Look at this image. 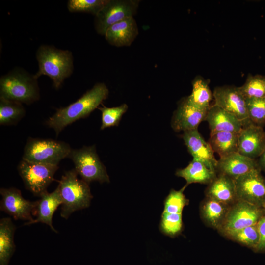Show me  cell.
Wrapping results in <instances>:
<instances>
[{
	"label": "cell",
	"instance_id": "obj_1",
	"mask_svg": "<svg viewBox=\"0 0 265 265\" xmlns=\"http://www.w3.org/2000/svg\"><path fill=\"white\" fill-rule=\"evenodd\" d=\"M109 90L104 83L96 84L80 99L56 112L45 122L53 129L57 136L67 126L88 116L108 96Z\"/></svg>",
	"mask_w": 265,
	"mask_h": 265
},
{
	"label": "cell",
	"instance_id": "obj_2",
	"mask_svg": "<svg viewBox=\"0 0 265 265\" xmlns=\"http://www.w3.org/2000/svg\"><path fill=\"white\" fill-rule=\"evenodd\" d=\"M36 58L39 70L34 78L37 80L41 76H47L52 79L56 89H58L73 72V58L70 51L42 45L37 50Z\"/></svg>",
	"mask_w": 265,
	"mask_h": 265
},
{
	"label": "cell",
	"instance_id": "obj_3",
	"mask_svg": "<svg viewBox=\"0 0 265 265\" xmlns=\"http://www.w3.org/2000/svg\"><path fill=\"white\" fill-rule=\"evenodd\" d=\"M73 169L65 172L57 187L62 199L60 216L67 219L74 212L88 207L93 198L89 183L79 179Z\"/></svg>",
	"mask_w": 265,
	"mask_h": 265
},
{
	"label": "cell",
	"instance_id": "obj_4",
	"mask_svg": "<svg viewBox=\"0 0 265 265\" xmlns=\"http://www.w3.org/2000/svg\"><path fill=\"white\" fill-rule=\"evenodd\" d=\"M36 80L33 76L18 71L3 76L0 79V97L30 104L40 97Z\"/></svg>",
	"mask_w": 265,
	"mask_h": 265
},
{
	"label": "cell",
	"instance_id": "obj_5",
	"mask_svg": "<svg viewBox=\"0 0 265 265\" xmlns=\"http://www.w3.org/2000/svg\"><path fill=\"white\" fill-rule=\"evenodd\" d=\"M71 150L70 145L63 141L29 138L22 159L31 162L58 166L62 159L68 157Z\"/></svg>",
	"mask_w": 265,
	"mask_h": 265
},
{
	"label": "cell",
	"instance_id": "obj_6",
	"mask_svg": "<svg viewBox=\"0 0 265 265\" xmlns=\"http://www.w3.org/2000/svg\"><path fill=\"white\" fill-rule=\"evenodd\" d=\"M68 158L73 162L78 174L87 183L109 182L106 168L101 161L94 145L72 149Z\"/></svg>",
	"mask_w": 265,
	"mask_h": 265
},
{
	"label": "cell",
	"instance_id": "obj_7",
	"mask_svg": "<svg viewBox=\"0 0 265 265\" xmlns=\"http://www.w3.org/2000/svg\"><path fill=\"white\" fill-rule=\"evenodd\" d=\"M58 168L57 165L31 162L22 159L18 171L26 188L34 195L40 197L54 180Z\"/></svg>",
	"mask_w": 265,
	"mask_h": 265
},
{
	"label": "cell",
	"instance_id": "obj_8",
	"mask_svg": "<svg viewBox=\"0 0 265 265\" xmlns=\"http://www.w3.org/2000/svg\"><path fill=\"white\" fill-rule=\"evenodd\" d=\"M265 212L264 208L238 200L230 206L224 221L218 231L224 236L257 224Z\"/></svg>",
	"mask_w": 265,
	"mask_h": 265
},
{
	"label": "cell",
	"instance_id": "obj_9",
	"mask_svg": "<svg viewBox=\"0 0 265 265\" xmlns=\"http://www.w3.org/2000/svg\"><path fill=\"white\" fill-rule=\"evenodd\" d=\"M139 0H107L102 9L95 16V27L97 32L105 35L111 25L136 14Z\"/></svg>",
	"mask_w": 265,
	"mask_h": 265
},
{
	"label": "cell",
	"instance_id": "obj_10",
	"mask_svg": "<svg viewBox=\"0 0 265 265\" xmlns=\"http://www.w3.org/2000/svg\"><path fill=\"white\" fill-rule=\"evenodd\" d=\"M260 169L253 170L235 180L238 200L265 208V178Z\"/></svg>",
	"mask_w": 265,
	"mask_h": 265
},
{
	"label": "cell",
	"instance_id": "obj_11",
	"mask_svg": "<svg viewBox=\"0 0 265 265\" xmlns=\"http://www.w3.org/2000/svg\"><path fill=\"white\" fill-rule=\"evenodd\" d=\"M214 105L233 114L241 121L243 127L253 123L248 116L246 99L239 87L219 86L213 92Z\"/></svg>",
	"mask_w": 265,
	"mask_h": 265
},
{
	"label": "cell",
	"instance_id": "obj_12",
	"mask_svg": "<svg viewBox=\"0 0 265 265\" xmlns=\"http://www.w3.org/2000/svg\"><path fill=\"white\" fill-rule=\"evenodd\" d=\"M0 193L2 198L0 202V211L12 216L15 220L31 222L34 219L32 213L36 209L37 202H31L23 197L20 190L15 188H1Z\"/></svg>",
	"mask_w": 265,
	"mask_h": 265
},
{
	"label": "cell",
	"instance_id": "obj_13",
	"mask_svg": "<svg viewBox=\"0 0 265 265\" xmlns=\"http://www.w3.org/2000/svg\"><path fill=\"white\" fill-rule=\"evenodd\" d=\"M208 110L196 107L186 97L180 101L174 113L172 128L176 132L198 129L199 125L205 120Z\"/></svg>",
	"mask_w": 265,
	"mask_h": 265
},
{
	"label": "cell",
	"instance_id": "obj_14",
	"mask_svg": "<svg viewBox=\"0 0 265 265\" xmlns=\"http://www.w3.org/2000/svg\"><path fill=\"white\" fill-rule=\"evenodd\" d=\"M265 148L263 127L251 123L243 127L239 133L238 152L248 158H259Z\"/></svg>",
	"mask_w": 265,
	"mask_h": 265
},
{
	"label": "cell",
	"instance_id": "obj_15",
	"mask_svg": "<svg viewBox=\"0 0 265 265\" xmlns=\"http://www.w3.org/2000/svg\"><path fill=\"white\" fill-rule=\"evenodd\" d=\"M181 137L193 159L201 161L209 168L216 170L217 160L214 152L208 142L199 132L198 129L184 132Z\"/></svg>",
	"mask_w": 265,
	"mask_h": 265
},
{
	"label": "cell",
	"instance_id": "obj_16",
	"mask_svg": "<svg viewBox=\"0 0 265 265\" xmlns=\"http://www.w3.org/2000/svg\"><path fill=\"white\" fill-rule=\"evenodd\" d=\"M257 169H260L257 160L238 152L220 158L217 160L216 167L217 174L226 175L234 180Z\"/></svg>",
	"mask_w": 265,
	"mask_h": 265
},
{
	"label": "cell",
	"instance_id": "obj_17",
	"mask_svg": "<svg viewBox=\"0 0 265 265\" xmlns=\"http://www.w3.org/2000/svg\"><path fill=\"white\" fill-rule=\"evenodd\" d=\"M205 120L209 124L210 134L218 132L239 133L243 127L242 122L237 117L214 104L208 109Z\"/></svg>",
	"mask_w": 265,
	"mask_h": 265
},
{
	"label": "cell",
	"instance_id": "obj_18",
	"mask_svg": "<svg viewBox=\"0 0 265 265\" xmlns=\"http://www.w3.org/2000/svg\"><path fill=\"white\" fill-rule=\"evenodd\" d=\"M138 34L137 23L130 17L109 26L105 34L106 41L116 47L130 46Z\"/></svg>",
	"mask_w": 265,
	"mask_h": 265
},
{
	"label": "cell",
	"instance_id": "obj_19",
	"mask_svg": "<svg viewBox=\"0 0 265 265\" xmlns=\"http://www.w3.org/2000/svg\"><path fill=\"white\" fill-rule=\"evenodd\" d=\"M206 197L231 206L238 200L235 180L223 174H217L206 188Z\"/></svg>",
	"mask_w": 265,
	"mask_h": 265
},
{
	"label": "cell",
	"instance_id": "obj_20",
	"mask_svg": "<svg viewBox=\"0 0 265 265\" xmlns=\"http://www.w3.org/2000/svg\"><path fill=\"white\" fill-rule=\"evenodd\" d=\"M37 202L35 209L37 218L31 222L25 223L24 225H30L41 222L47 224L53 232L57 233V231L53 225L52 219L55 211L62 203L58 188L57 187L51 193L46 192L43 193Z\"/></svg>",
	"mask_w": 265,
	"mask_h": 265
},
{
	"label": "cell",
	"instance_id": "obj_21",
	"mask_svg": "<svg viewBox=\"0 0 265 265\" xmlns=\"http://www.w3.org/2000/svg\"><path fill=\"white\" fill-rule=\"evenodd\" d=\"M230 206L206 197L200 206V217L208 227L218 231L226 218Z\"/></svg>",
	"mask_w": 265,
	"mask_h": 265
},
{
	"label": "cell",
	"instance_id": "obj_22",
	"mask_svg": "<svg viewBox=\"0 0 265 265\" xmlns=\"http://www.w3.org/2000/svg\"><path fill=\"white\" fill-rule=\"evenodd\" d=\"M175 175L185 179L187 186L192 183L209 185L217 174L216 170L209 168L202 162L193 159L185 168L178 169Z\"/></svg>",
	"mask_w": 265,
	"mask_h": 265
},
{
	"label": "cell",
	"instance_id": "obj_23",
	"mask_svg": "<svg viewBox=\"0 0 265 265\" xmlns=\"http://www.w3.org/2000/svg\"><path fill=\"white\" fill-rule=\"evenodd\" d=\"M16 227L11 218L4 217L0 220V265H8L15 250L14 241Z\"/></svg>",
	"mask_w": 265,
	"mask_h": 265
},
{
	"label": "cell",
	"instance_id": "obj_24",
	"mask_svg": "<svg viewBox=\"0 0 265 265\" xmlns=\"http://www.w3.org/2000/svg\"><path fill=\"white\" fill-rule=\"evenodd\" d=\"M239 133L218 132L210 134L208 143L220 158L238 152Z\"/></svg>",
	"mask_w": 265,
	"mask_h": 265
},
{
	"label": "cell",
	"instance_id": "obj_25",
	"mask_svg": "<svg viewBox=\"0 0 265 265\" xmlns=\"http://www.w3.org/2000/svg\"><path fill=\"white\" fill-rule=\"evenodd\" d=\"M213 98L207 80L201 77H196L192 81V90L187 97L188 101L196 107L208 110L210 102Z\"/></svg>",
	"mask_w": 265,
	"mask_h": 265
},
{
	"label": "cell",
	"instance_id": "obj_26",
	"mask_svg": "<svg viewBox=\"0 0 265 265\" xmlns=\"http://www.w3.org/2000/svg\"><path fill=\"white\" fill-rule=\"evenodd\" d=\"M22 103L0 97V124H16L25 115Z\"/></svg>",
	"mask_w": 265,
	"mask_h": 265
},
{
	"label": "cell",
	"instance_id": "obj_27",
	"mask_svg": "<svg viewBox=\"0 0 265 265\" xmlns=\"http://www.w3.org/2000/svg\"><path fill=\"white\" fill-rule=\"evenodd\" d=\"M224 236L254 251H256L260 241V234L257 224L229 232Z\"/></svg>",
	"mask_w": 265,
	"mask_h": 265
},
{
	"label": "cell",
	"instance_id": "obj_28",
	"mask_svg": "<svg viewBox=\"0 0 265 265\" xmlns=\"http://www.w3.org/2000/svg\"><path fill=\"white\" fill-rule=\"evenodd\" d=\"M239 88L245 98L265 97V76L249 74Z\"/></svg>",
	"mask_w": 265,
	"mask_h": 265
},
{
	"label": "cell",
	"instance_id": "obj_29",
	"mask_svg": "<svg viewBox=\"0 0 265 265\" xmlns=\"http://www.w3.org/2000/svg\"><path fill=\"white\" fill-rule=\"evenodd\" d=\"M159 229L163 234L170 237L179 235L183 229L182 213H170L163 212Z\"/></svg>",
	"mask_w": 265,
	"mask_h": 265
},
{
	"label": "cell",
	"instance_id": "obj_30",
	"mask_svg": "<svg viewBox=\"0 0 265 265\" xmlns=\"http://www.w3.org/2000/svg\"><path fill=\"white\" fill-rule=\"evenodd\" d=\"M186 185L179 190L172 189L164 201V212L170 213H182L185 206L189 203L183 192Z\"/></svg>",
	"mask_w": 265,
	"mask_h": 265
},
{
	"label": "cell",
	"instance_id": "obj_31",
	"mask_svg": "<svg viewBox=\"0 0 265 265\" xmlns=\"http://www.w3.org/2000/svg\"><path fill=\"white\" fill-rule=\"evenodd\" d=\"M245 99L251 121L256 125L263 127L265 125V97Z\"/></svg>",
	"mask_w": 265,
	"mask_h": 265
},
{
	"label": "cell",
	"instance_id": "obj_32",
	"mask_svg": "<svg viewBox=\"0 0 265 265\" xmlns=\"http://www.w3.org/2000/svg\"><path fill=\"white\" fill-rule=\"evenodd\" d=\"M128 106L126 104L113 107H107L104 105L98 107L102 113L101 130L118 125L123 115L127 111Z\"/></svg>",
	"mask_w": 265,
	"mask_h": 265
},
{
	"label": "cell",
	"instance_id": "obj_33",
	"mask_svg": "<svg viewBox=\"0 0 265 265\" xmlns=\"http://www.w3.org/2000/svg\"><path fill=\"white\" fill-rule=\"evenodd\" d=\"M107 1V0H69L67 7L71 12H85L96 16Z\"/></svg>",
	"mask_w": 265,
	"mask_h": 265
},
{
	"label": "cell",
	"instance_id": "obj_34",
	"mask_svg": "<svg viewBox=\"0 0 265 265\" xmlns=\"http://www.w3.org/2000/svg\"><path fill=\"white\" fill-rule=\"evenodd\" d=\"M263 215L257 223V227L260 234V241L255 252H265V208Z\"/></svg>",
	"mask_w": 265,
	"mask_h": 265
},
{
	"label": "cell",
	"instance_id": "obj_35",
	"mask_svg": "<svg viewBox=\"0 0 265 265\" xmlns=\"http://www.w3.org/2000/svg\"><path fill=\"white\" fill-rule=\"evenodd\" d=\"M258 165L261 170L265 172V148L257 160Z\"/></svg>",
	"mask_w": 265,
	"mask_h": 265
}]
</instances>
